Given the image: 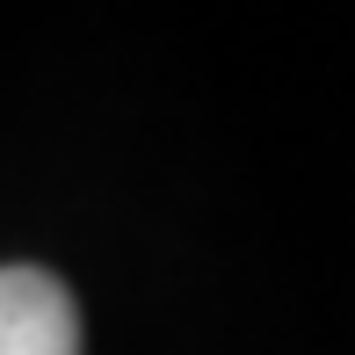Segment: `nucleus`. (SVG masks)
Masks as SVG:
<instances>
[{
    "label": "nucleus",
    "instance_id": "obj_1",
    "mask_svg": "<svg viewBox=\"0 0 355 355\" xmlns=\"http://www.w3.org/2000/svg\"><path fill=\"white\" fill-rule=\"evenodd\" d=\"M0 355H80L73 290L44 268H0Z\"/></svg>",
    "mask_w": 355,
    "mask_h": 355
}]
</instances>
